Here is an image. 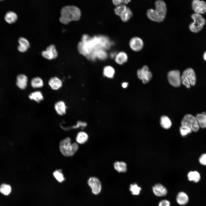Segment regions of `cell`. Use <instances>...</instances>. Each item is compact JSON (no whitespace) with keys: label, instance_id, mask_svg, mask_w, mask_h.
<instances>
[{"label":"cell","instance_id":"6da1fadb","mask_svg":"<svg viewBox=\"0 0 206 206\" xmlns=\"http://www.w3.org/2000/svg\"><path fill=\"white\" fill-rule=\"evenodd\" d=\"M112 44L109 39L105 36L100 35L91 37L84 34L78 43V49L80 54L88 58L98 50L108 49Z\"/></svg>","mask_w":206,"mask_h":206},{"label":"cell","instance_id":"7a4b0ae2","mask_svg":"<svg viewBox=\"0 0 206 206\" xmlns=\"http://www.w3.org/2000/svg\"><path fill=\"white\" fill-rule=\"evenodd\" d=\"M81 15L80 9L73 5L66 6L61 10L60 21L66 24L72 21H77L79 20Z\"/></svg>","mask_w":206,"mask_h":206},{"label":"cell","instance_id":"3957f363","mask_svg":"<svg viewBox=\"0 0 206 206\" xmlns=\"http://www.w3.org/2000/svg\"><path fill=\"white\" fill-rule=\"evenodd\" d=\"M155 9H150L148 10L147 15L148 18L153 21L161 22L165 19L167 9L165 3L161 0H158L155 2Z\"/></svg>","mask_w":206,"mask_h":206},{"label":"cell","instance_id":"277c9868","mask_svg":"<svg viewBox=\"0 0 206 206\" xmlns=\"http://www.w3.org/2000/svg\"><path fill=\"white\" fill-rule=\"evenodd\" d=\"M78 146L76 142L71 143V139L67 137L62 140L60 143V149L62 154L66 157L73 156L77 151Z\"/></svg>","mask_w":206,"mask_h":206},{"label":"cell","instance_id":"5b68a950","mask_svg":"<svg viewBox=\"0 0 206 206\" xmlns=\"http://www.w3.org/2000/svg\"><path fill=\"white\" fill-rule=\"evenodd\" d=\"M193 22L189 25L190 30L192 32L197 33L201 31L205 25L206 21L201 14L195 13L191 15Z\"/></svg>","mask_w":206,"mask_h":206},{"label":"cell","instance_id":"8992f818","mask_svg":"<svg viewBox=\"0 0 206 206\" xmlns=\"http://www.w3.org/2000/svg\"><path fill=\"white\" fill-rule=\"evenodd\" d=\"M196 80L195 74L193 69L188 68L183 72L181 76V81L187 88H190L191 86L195 85Z\"/></svg>","mask_w":206,"mask_h":206},{"label":"cell","instance_id":"52a82bcc","mask_svg":"<svg viewBox=\"0 0 206 206\" xmlns=\"http://www.w3.org/2000/svg\"><path fill=\"white\" fill-rule=\"evenodd\" d=\"M114 11L116 14L120 16L121 20L124 22L129 21L133 15L130 9L123 4L116 6Z\"/></svg>","mask_w":206,"mask_h":206},{"label":"cell","instance_id":"ba28073f","mask_svg":"<svg viewBox=\"0 0 206 206\" xmlns=\"http://www.w3.org/2000/svg\"><path fill=\"white\" fill-rule=\"evenodd\" d=\"M181 125L187 126L195 132L198 131L200 126L195 117L189 114H185L182 118Z\"/></svg>","mask_w":206,"mask_h":206},{"label":"cell","instance_id":"9c48e42d","mask_svg":"<svg viewBox=\"0 0 206 206\" xmlns=\"http://www.w3.org/2000/svg\"><path fill=\"white\" fill-rule=\"evenodd\" d=\"M168 81L171 85L175 87H179L181 85V77L178 70L170 71L167 74Z\"/></svg>","mask_w":206,"mask_h":206},{"label":"cell","instance_id":"30bf717a","mask_svg":"<svg viewBox=\"0 0 206 206\" xmlns=\"http://www.w3.org/2000/svg\"><path fill=\"white\" fill-rule=\"evenodd\" d=\"M138 78L142 81L143 84L149 82L152 78V74L147 66L145 65L142 68L138 69L137 72Z\"/></svg>","mask_w":206,"mask_h":206},{"label":"cell","instance_id":"8fae6325","mask_svg":"<svg viewBox=\"0 0 206 206\" xmlns=\"http://www.w3.org/2000/svg\"><path fill=\"white\" fill-rule=\"evenodd\" d=\"M88 183L92 190L93 193L95 195L99 194L101 191L102 185L100 180L95 177H91L88 179Z\"/></svg>","mask_w":206,"mask_h":206},{"label":"cell","instance_id":"7c38bea8","mask_svg":"<svg viewBox=\"0 0 206 206\" xmlns=\"http://www.w3.org/2000/svg\"><path fill=\"white\" fill-rule=\"evenodd\" d=\"M42 56L48 60H52L56 58L58 56V52L55 46L51 45L47 47L45 50L41 53Z\"/></svg>","mask_w":206,"mask_h":206},{"label":"cell","instance_id":"4fadbf2b","mask_svg":"<svg viewBox=\"0 0 206 206\" xmlns=\"http://www.w3.org/2000/svg\"><path fill=\"white\" fill-rule=\"evenodd\" d=\"M192 8L195 13L201 14L206 12V3L203 1L193 0Z\"/></svg>","mask_w":206,"mask_h":206},{"label":"cell","instance_id":"5bb4252c","mask_svg":"<svg viewBox=\"0 0 206 206\" xmlns=\"http://www.w3.org/2000/svg\"><path fill=\"white\" fill-rule=\"evenodd\" d=\"M129 44L130 48L136 52L141 50L144 45L142 40L138 37L132 38L130 41Z\"/></svg>","mask_w":206,"mask_h":206},{"label":"cell","instance_id":"9a60e30c","mask_svg":"<svg viewBox=\"0 0 206 206\" xmlns=\"http://www.w3.org/2000/svg\"><path fill=\"white\" fill-rule=\"evenodd\" d=\"M152 190L154 194L157 197H163L166 196L167 193L166 188L162 185L158 183L152 187Z\"/></svg>","mask_w":206,"mask_h":206},{"label":"cell","instance_id":"2e32d148","mask_svg":"<svg viewBox=\"0 0 206 206\" xmlns=\"http://www.w3.org/2000/svg\"><path fill=\"white\" fill-rule=\"evenodd\" d=\"M28 80V78L25 75L19 74L17 77L16 85L20 89H24L27 86Z\"/></svg>","mask_w":206,"mask_h":206},{"label":"cell","instance_id":"e0dca14e","mask_svg":"<svg viewBox=\"0 0 206 206\" xmlns=\"http://www.w3.org/2000/svg\"><path fill=\"white\" fill-rule=\"evenodd\" d=\"M48 84L53 90H57L62 87V82L58 78L54 77L51 78L48 81Z\"/></svg>","mask_w":206,"mask_h":206},{"label":"cell","instance_id":"ac0fdd59","mask_svg":"<svg viewBox=\"0 0 206 206\" xmlns=\"http://www.w3.org/2000/svg\"><path fill=\"white\" fill-rule=\"evenodd\" d=\"M19 45L18 46V50L21 52H26L29 48L30 45L28 41L23 37H20L18 39Z\"/></svg>","mask_w":206,"mask_h":206},{"label":"cell","instance_id":"d6986e66","mask_svg":"<svg viewBox=\"0 0 206 206\" xmlns=\"http://www.w3.org/2000/svg\"><path fill=\"white\" fill-rule=\"evenodd\" d=\"M54 108L56 112L58 114L62 116L66 114L67 106L65 103L64 101H59L55 104Z\"/></svg>","mask_w":206,"mask_h":206},{"label":"cell","instance_id":"ffe728a7","mask_svg":"<svg viewBox=\"0 0 206 206\" xmlns=\"http://www.w3.org/2000/svg\"><path fill=\"white\" fill-rule=\"evenodd\" d=\"M176 200L177 203L179 205H184L188 202L189 198L186 193L181 191L177 194L176 197Z\"/></svg>","mask_w":206,"mask_h":206},{"label":"cell","instance_id":"44dd1931","mask_svg":"<svg viewBox=\"0 0 206 206\" xmlns=\"http://www.w3.org/2000/svg\"><path fill=\"white\" fill-rule=\"evenodd\" d=\"M114 59L116 63L122 65L127 62L128 56L125 52L121 51L117 53Z\"/></svg>","mask_w":206,"mask_h":206},{"label":"cell","instance_id":"7402d4cb","mask_svg":"<svg viewBox=\"0 0 206 206\" xmlns=\"http://www.w3.org/2000/svg\"><path fill=\"white\" fill-rule=\"evenodd\" d=\"M114 169L118 173H125L127 170L126 163L123 161H116L114 164Z\"/></svg>","mask_w":206,"mask_h":206},{"label":"cell","instance_id":"603a6c76","mask_svg":"<svg viewBox=\"0 0 206 206\" xmlns=\"http://www.w3.org/2000/svg\"><path fill=\"white\" fill-rule=\"evenodd\" d=\"M200 127L206 128V113L204 112L197 114L195 116Z\"/></svg>","mask_w":206,"mask_h":206},{"label":"cell","instance_id":"cb8c5ba5","mask_svg":"<svg viewBox=\"0 0 206 206\" xmlns=\"http://www.w3.org/2000/svg\"><path fill=\"white\" fill-rule=\"evenodd\" d=\"M29 98L36 102H39L43 99V96L42 92L39 91L33 92L31 93L29 96Z\"/></svg>","mask_w":206,"mask_h":206},{"label":"cell","instance_id":"d4e9b609","mask_svg":"<svg viewBox=\"0 0 206 206\" xmlns=\"http://www.w3.org/2000/svg\"><path fill=\"white\" fill-rule=\"evenodd\" d=\"M88 138V136L87 133L83 131H80L78 133L76 140L78 143L83 144L87 141Z\"/></svg>","mask_w":206,"mask_h":206},{"label":"cell","instance_id":"484cf974","mask_svg":"<svg viewBox=\"0 0 206 206\" xmlns=\"http://www.w3.org/2000/svg\"><path fill=\"white\" fill-rule=\"evenodd\" d=\"M160 123L162 127L165 129H169L172 124L170 119L166 116H162L161 117Z\"/></svg>","mask_w":206,"mask_h":206},{"label":"cell","instance_id":"4316f807","mask_svg":"<svg viewBox=\"0 0 206 206\" xmlns=\"http://www.w3.org/2000/svg\"><path fill=\"white\" fill-rule=\"evenodd\" d=\"M17 19V15L14 12L9 11L7 13L5 16V21L9 24L15 23Z\"/></svg>","mask_w":206,"mask_h":206},{"label":"cell","instance_id":"83f0119b","mask_svg":"<svg viewBox=\"0 0 206 206\" xmlns=\"http://www.w3.org/2000/svg\"><path fill=\"white\" fill-rule=\"evenodd\" d=\"M43 80L39 77H34L32 79L31 81V85L33 88H41L43 86Z\"/></svg>","mask_w":206,"mask_h":206},{"label":"cell","instance_id":"f1b7e54d","mask_svg":"<svg viewBox=\"0 0 206 206\" xmlns=\"http://www.w3.org/2000/svg\"><path fill=\"white\" fill-rule=\"evenodd\" d=\"M114 68L110 66H105L103 69V74L105 77L109 78L113 77L115 74Z\"/></svg>","mask_w":206,"mask_h":206},{"label":"cell","instance_id":"f546056e","mask_svg":"<svg viewBox=\"0 0 206 206\" xmlns=\"http://www.w3.org/2000/svg\"><path fill=\"white\" fill-rule=\"evenodd\" d=\"M188 179L190 181H193L195 183L199 182L201 178L199 173L197 171H190L187 175Z\"/></svg>","mask_w":206,"mask_h":206},{"label":"cell","instance_id":"4dcf8cb0","mask_svg":"<svg viewBox=\"0 0 206 206\" xmlns=\"http://www.w3.org/2000/svg\"><path fill=\"white\" fill-rule=\"evenodd\" d=\"M11 191V188L10 185L3 183L0 185V192L4 195H9Z\"/></svg>","mask_w":206,"mask_h":206},{"label":"cell","instance_id":"1f68e13d","mask_svg":"<svg viewBox=\"0 0 206 206\" xmlns=\"http://www.w3.org/2000/svg\"><path fill=\"white\" fill-rule=\"evenodd\" d=\"M130 190L132 195H138L140 193L141 189L136 183L131 184L130 185Z\"/></svg>","mask_w":206,"mask_h":206},{"label":"cell","instance_id":"d6a6232c","mask_svg":"<svg viewBox=\"0 0 206 206\" xmlns=\"http://www.w3.org/2000/svg\"><path fill=\"white\" fill-rule=\"evenodd\" d=\"M180 134L183 136H185L191 133L192 130L189 127L186 126L181 125L179 128Z\"/></svg>","mask_w":206,"mask_h":206},{"label":"cell","instance_id":"836d02e7","mask_svg":"<svg viewBox=\"0 0 206 206\" xmlns=\"http://www.w3.org/2000/svg\"><path fill=\"white\" fill-rule=\"evenodd\" d=\"M53 174L56 179L59 182H62L64 181V178L63 175L60 170L55 171Z\"/></svg>","mask_w":206,"mask_h":206},{"label":"cell","instance_id":"e575fe53","mask_svg":"<svg viewBox=\"0 0 206 206\" xmlns=\"http://www.w3.org/2000/svg\"><path fill=\"white\" fill-rule=\"evenodd\" d=\"M114 4L116 6L124 3L127 4L131 0H112Z\"/></svg>","mask_w":206,"mask_h":206},{"label":"cell","instance_id":"d590c367","mask_svg":"<svg viewBox=\"0 0 206 206\" xmlns=\"http://www.w3.org/2000/svg\"><path fill=\"white\" fill-rule=\"evenodd\" d=\"M199 161L201 164L206 165V154H203L200 156Z\"/></svg>","mask_w":206,"mask_h":206},{"label":"cell","instance_id":"8d00e7d4","mask_svg":"<svg viewBox=\"0 0 206 206\" xmlns=\"http://www.w3.org/2000/svg\"><path fill=\"white\" fill-rule=\"evenodd\" d=\"M158 206H171L169 201L166 199L162 200L159 202Z\"/></svg>","mask_w":206,"mask_h":206},{"label":"cell","instance_id":"74e56055","mask_svg":"<svg viewBox=\"0 0 206 206\" xmlns=\"http://www.w3.org/2000/svg\"><path fill=\"white\" fill-rule=\"evenodd\" d=\"M117 53L115 52H112L110 54V57L112 58H114Z\"/></svg>","mask_w":206,"mask_h":206},{"label":"cell","instance_id":"f35d334b","mask_svg":"<svg viewBox=\"0 0 206 206\" xmlns=\"http://www.w3.org/2000/svg\"><path fill=\"white\" fill-rule=\"evenodd\" d=\"M128 84V83L127 82H123L122 84V86L123 88H126L127 87Z\"/></svg>","mask_w":206,"mask_h":206},{"label":"cell","instance_id":"ab89813d","mask_svg":"<svg viewBox=\"0 0 206 206\" xmlns=\"http://www.w3.org/2000/svg\"><path fill=\"white\" fill-rule=\"evenodd\" d=\"M203 58L204 60L206 61V51H205L203 54Z\"/></svg>","mask_w":206,"mask_h":206},{"label":"cell","instance_id":"60d3db41","mask_svg":"<svg viewBox=\"0 0 206 206\" xmlns=\"http://www.w3.org/2000/svg\"><path fill=\"white\" fill-rule=\"evenodd\" d=\"M3 0H0V1H2Z\"/></svg>","mask_w":206,"mask_h":206}]
</instances>
